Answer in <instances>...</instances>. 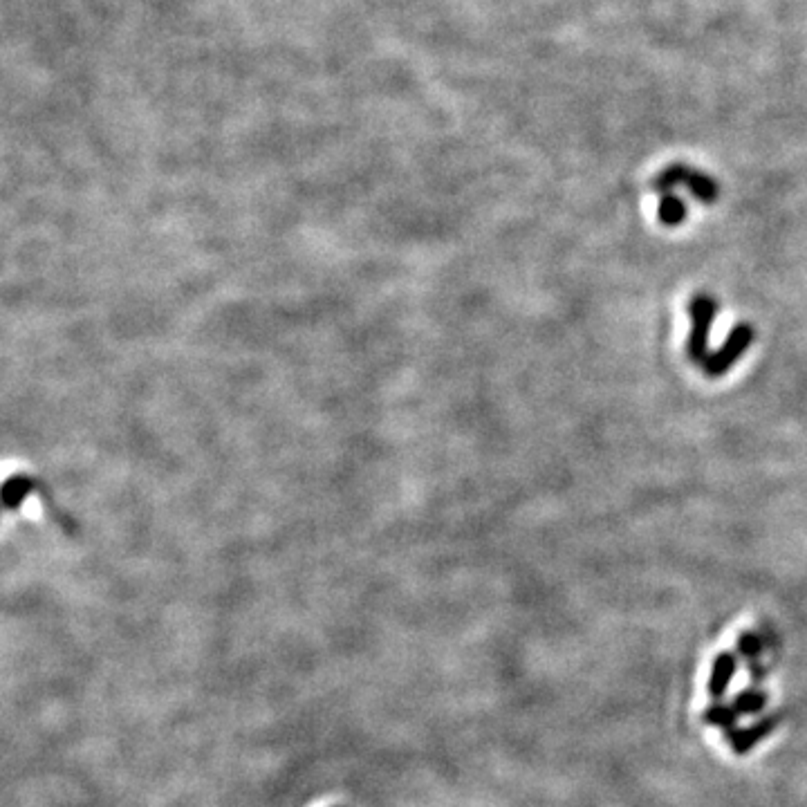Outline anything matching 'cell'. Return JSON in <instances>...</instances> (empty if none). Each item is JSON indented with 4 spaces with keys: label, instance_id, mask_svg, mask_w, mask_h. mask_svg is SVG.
Returning a JSON list of instances; mask_svg holds the SVG:
<instances>
[{
    "label": "cell",
    "instance_id": "cell-2",
    "mask_svg": "<svg viewBox=\"0 0 807 807\" xmlns=\"http://www.w3.org/2000/svg\"><path fill=\"white\" fill-rule=\"evenodd\" d=\"M691 319H693V332H691V339H689V357L695 361V364H700L704 361V355H707V335H709V328H711V319L713 314H716V303L709 296H695L691 301Z\"/></svg>",
    "mask_w": 807,
    "mask_h": 807
},
{
    "label": "cell",
    "instance_id": "cell-4",
    "mask_svg": "<svg viewBox=\"0 0 807 807\" xmlns=\"http://www.w3.org/2000/svg\"><path fill=\"white\" fill-rule=\"evenodd\" d=\"M36 489H41L39 482L25 473H16V476L7 478L0 487V509H9V512H18L23 503L30 498Z\"/></svg>",
    "mask_w": 807,
    "mask_h": 807
},
{
    "label": "cell",
    "instance_id": "cell-5",
    "mask_svg": "<svg viewBox=\"0 0 807 807\" xmlns=\"http://www.w3.org/2000/svg\"><path fill=\"white\" fill-rule=\"evenodd\" d=\"M660 220L664 225H680L684 220V202L675 198L673 193H666L660 202Z\"/></svg>",
    "mask_w": 807,
    "mask_h": 807
},
{
    "label": "cell",
    "instance_id": "cell-3",
    "mask_svg": "<svg viewBox=\"0 0 807 807\" xmlns=\"http://www.w3.org/2000/svg\"><path fill=\"white\" fill-rule=\"evenodd\" d=\"M751 335H754V332H751L749 326H740L731 332L727 343L722 346V350L716 352L711 359H704V370H707V375L720 377L722 373H727L731 364H736L738 357L747 350Z\"/></svg>",
    "mask_w": 807,
    "mask_h": 807
},
{
    "label": "cell",
    "instance_id": "cell-1",
    "mask_svg": "<svg viewBox=\"0 0 807 807\" xmlns=\"http://www.w3.org/2000/svg\"><path fill=\"white\" fill-rule=\"evenodd\" d=\"M675 184H684V187H689L693 196L704 202H713L718 196V184L713 182L709 175L691 171V169H686V166H671V169H666L660 178H657L655 187L662 193L664 191L671 193Z\"/></svg>",
    "mask_w": 807,
    "mask_h": 807
}]
</instances>
